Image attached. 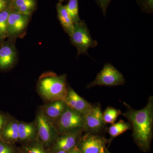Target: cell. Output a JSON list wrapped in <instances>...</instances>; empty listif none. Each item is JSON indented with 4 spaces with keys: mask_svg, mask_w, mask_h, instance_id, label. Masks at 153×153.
I'll return each instance as SVG.
<instances>
[{
    "mask_svg": "<svg viewBox=\"0 0 153 153\" xmlns=\"http://www.w3.org/2000/svg\"><path fill=\"white\" fill-rule=\"evenodd\" d=\"M123 115L131 124L134 138L140 146L148 148L152 134V97L149 98L147 104L143 109L136 110L130 108Z\"/></svg>",
    "mask_w": 153,
    "mask_h": 153,
    "instance_id": "6da1fadb",
    "label": "cell"
},
{
    "mask_svg": "<svg viewBox=\"0 0 153 153\" xmlns=\"http://www.w3.org/2000/svg\"><path fill=\"white\" fill-rule=\"evenodd\" d=\"M68 89L66 75H57L53 72L42 74L37 83L38 94L47 102L57 100L64 102Z\"/></svg>",
    "mask_w": 153,
    "mask_h": 153,
    "instance_id": "7a4b0ae2",
    "label": "cell"
},
{
    "mask_svg": "<svg viewBox=\"0 0 153 153\" xmlns=\"http://www.w3.org/2000/svg\"><path fill=\"white\" fill-rule=\"evenodd\" d=\"M70 37L72 45L76 47L77 56L88 55V50L97 45V41L91 36L90 32L84 21L81 20L79 23L74 24V30Z\"/></svg>",
    "mask_w": 153,
    "mask_h": 153,
    "instance_id": "3957f363",
    "label": "cell"
},
{
    "mask_svg": "<svg viewBox=\"0 0 153 153\" xmlns=\"http://www.w3.org/2000/svg\"><path fill=\"white\" fill-rule=\"evenodd\" d=\"M37 128L38 139L46 149L52 146L59 133L55 125L39 109L34 121Z\"/></svg>",
    "mask_w": 153,
    "mask_h": 153,
    "instance_id": "277c9868",
    "label": "cell"
},
{
    "mask_svg": "<svg viewBox=\"0 0 153 153\" xmlns=\"http://www.w3.org/2000/svg\"><path fill=\"white\" fill-rule=\"evenodd\" d=\"M54 123L59 134L81 131L83 129V116L67 107Z\"/></svg>",
    "mask_w": 153,
    "mask_h": 153,
    "instance_id": "5b68a950",
    "label": "cell"
},
{
    "mask_svg": "<svg viewBox=\"0 0 153 153\" xmlns=\"http://www.w3.org/2000/svg\"><path fill=\"white\" fill-rule=\"evenodd\" d=\"M125 80L122 74L110 63H106L97 74L93 82L88 85V88L96 85L114 86L123 85Z\"/></svg>",
    "mask_w": 153,
    "mask_h": 153,
    "instance_id": "8992f818",
    "label": "cell"
},
{
    "mask_svg": "<svg viewBox=\"0 0 153 153\" xmlns=\"http://www.w3.org/2000/svg\"><path fill=\"white\" fill-rule=\"evenodd\" d=\"M31 15L16 13L11 10L7 22L8 38L15 40L25 32Z\"/></svg>",
    "mask_w": 153,
    "mask_h": 153,
    "instance_id": "52a82bcc",
    "label": "cell"
},
{
    "mask_svg": "<svg viewBox=\"0 0 153 153\" xmlns=\"http://www.w3.org/2000/svg\"><path fill=\"white\" fill-rule=\"evenodd\" d=\"M15 40L9 39L0 46V69H8L13 66L17 58Z\"/></svg>",
    "mask_w": 153,
    "mask_h": 153,
    "instance_id": "ba28073f",
    "label": "cell"
},
{
    "mask_svg": "<svg viewBox=\"0 0 153 153\" xmlns=\"http://www.w3.org/2000/svg\"><path fill=\"white\" fill-rule=\"evenodd\" d=\"M83 117V129L89 131L98 132L105 123L103 115L100 107H92Z\"/></svg>",
    "mask_w": 153,
    "mask_h": 153,
    "instance_id": "9c48e42d",
    "label": "cell"
},
{
    "mask_svg": "<svg viewBox=\"0 0 153 153\" xmlns=\"http://www.w3.org/2000/svg\"><path fill=\"white\" fill-rule=\"evenodd\" d=\"M64 102L68 107L82 116L86 114L93 107L71 88H68Z\"/></svg>",
    "mask_w": 153,
    "mask_h": 153,
    "instance_id": "30bf717a",
    "label": "cell"
},
{
    "mask_svg": "<svg viewBox=\"0 0 153 153\" xmlns=\"http://www.w3.org/2000/svg\"><path fill=\"white\" fill-rule=\"evenodd\" d=\"M81 131L61 134L57 137L52 145V150L68 152L75 147L77 138L81 133Z\"/></svg>",
    "mask_w": 153,
    "mask_h": 153,
    "instance_id": "8fae6325",
    "label": "cell"
},
{
    "mask_svg": "<svg viewBox=\"0 0 153 153\" xmlns=\"http://www.w3.org/2000/svg\"><path fill=\"white\" fill-rule=\"evenodd\" d=\"M68 106L64 101L57 100L47 102L41 107L40 110L49 120L55 123L60 117Z\"/></svg>",
    "mask_w": 153,
    "mask_h": 153,
    "instance_id": "7c38bea8",
    "label": "cell"
},
{
    "mask_svg": "<svg viewBox=\"0 0 153 153\" xmlns=\"http://www.w3.org/2000/svg\"><path fill=\"white\" fill-rule=\"evenodd\" d=\"M19 121L10 119L5 126L0 135V140L4 142L14 145L19 141Z\"/></svg>",
    "mask_w": 153,
    "mask_h": 153,
    "instance_id": "4fadbf2b",
    "label": "cell"
},
{
    "mask_svg": "<svg viewBox=\"0 0 153 153\" xmlns=\"http://www.w3.org/2000/svg\"><path fill=\"white\" fill-rule=\"evenodd\" d=\"M37 138L38 134L35 121L31 123L19 121L18 142L27 143Z\"/></svg>",
    "mask_w": 153,
    "mask_h": 153,
    "instance_id": "5bb4252c",
    "label": "cell"
},
{
    "mask_svg": "<svg viewBox=\"0 0 153 153\" xmlns=\"http://www.w3.org/2000/svg\"><path fill=\"white\" fill-rule=\"evenodd\" d=\"M82 153H100L104 151L102 140L93 135L85 136L81 143Z\"/></svg>",
    "mask_w": 153,
    "mask_h": 153,
    "instance_id": "9a60e30c",
    "label": "cell"
},
{
    "mask_svg": "<svg viewBox=\"0 0 153 153\" xmlns=\"http://www.w3.org/2000/svg\"><path fill=\"white\" fill-rule=\"evenodd\" d=\"M36 4V0H11L10 9L16 13L31 15Z\"/></svg>",
    "mask_w": 153,
    "mask_h": 153,
    "instance_id": "2e32d148",
    "label": "cell"
},
{
    "mask_svg": "<svg viewBox=\"0 0 153 153\" xmlns=\"http://www.w3.org/2000/svg\"><path fill=\"white\" fill-rule=\"evenodd\" d=\"M56 9L58 20L63 30L70 36L74 30V24L66 10V7L59 2L56 5Z\"/></svg>",
    "mask_w": 153,
    "mask_h": 153,
    "instance_id": "e0dca14e",
    "label": "cell"
},
{
    "mask_svg": "<svg viewBox=\"0 0 153 153\" xmlns=\"http://www.w3.org/2000/svg\"><path fill=\"white\" fill-rule=\"evenodd\" d=\"M10 9H8L0 12V43H3L7 35V22Z\"/></svg>",
    "mask_w": 153,
    "mask_h": 153,
    "instance_id": "ac0fdd59",
    "label": "cell"
},
{
    "mask_svg": "<svg viewBox=\"0 0 153 153\" xmlns=\"http://www.w3.org/2000/svg\"><path fill=\"white\" fill-rule=\"evenodd\" d=\"M25 144L23 147L25 153H48L46 148L38 138Z\"/></svg>",
    "mask_w": 153,
    "mask_h": 153,
    "instance_id": "d6986e66",
    "label": "cell"
},
{
    "mask_svg": "<svg viewBox=\"0 0 153 153\" xmlns=\"http://www.w3.org/2000/svg\"><path fill=\"white\" fill-rule=\"evenodd\" d=\"M65 7L73 24L79 23L81 21L78 11V0H69Z\"/></svg>",
    "mask_w": 153,
    "mask_h": 153,
    "instance_id": "ffe728a7",
    "label": "cell"
},
{
    "mask_svg": "<svg viewBox=\"0 0 153 153\" xmlns=\"http://www.w3.org/2000/svg\"><path fill=\"white\" fill-rule=\"evenodd\" d=\"M131 128L129 123L120 120L116 123H113L110 127L108 131L110 136L115 137L128 130Z\"/></svg>",
    "mask_w": 153,
    "mask_h": 153,
    "instance_id": "44dd1931",
    "label": "cell"
},
{
    "mask_svg": "<svg viewBox=\"0 0 153 153\" xmlns=\"http://www.w3.org/2000/svg\"><path fill=\"white\" fill-rule=\"evenodd\" d=\"M121 114V112L119 110L111 107H108L103 113H102L105 123H114L118 117Z\"/></svg>",
    "mask_w": 153,
    "mask_h": 153,
    "instance_id": "7402d4cb",
    "label": "cell"
},
{
    "mask_svg": "<svg viewBox=\"0 0 153 153\" xmlns=\"http://www.w3.org/2000/svg\"><path fill=\"white\" fill-rule=\"evenodd\" d=\"M142 10L147 13H152L153 0H137Z\"/></svg>",
    "mask_w": 153,
    "mask_h": 153,
    "instance_id": "603a6c76",
    "label": "cell"
},
{
    "mask_svg": "<svg viewBox=\"0 0 153 153\" xmlns=\"http://www.w3.org/2000/svg\"><path fill=\"white\" fill-rule=\"evenodd\" d=\"M0 153H17L13 145L4 142L0 140Z\"/></svg>",
    "mask_w": 153,
    "mask_h": 153,
    "instance_id": "cb8c5ba5",
    "label": "cell"
},
{
    "mask_svg": "<svg viewBox=\"0 0 153 153\" xmlns=\"http://www.w3.org/2000/svg\"><path fill=\"white\" fill-rule=\"evenodd\" d=\"M95 1L102 11L103 15L105 16L108 6L112 0H95Z\"/></svg>",
    "mask_w": 153,
    "mask_h": 153,
    "instance_id": "d4e9b609",
    "label": "cell"
},
{
    "mask_svg": "<svg viewBox=\"0 0 153 153\" xmlns=\"http://www.w3.org/2000/svg\"><path fill=\"white\" fill-rule=\"evenodd\" d=\"M10 119L8 116L0 111V135L5 126Z\"/></svg>",
    "mask_w": 153,
    "mask_h": 153,
    "instance_id": "484cf974",
    "label": "cell"
},
{
    "mask_svg": "<svg viewBox=\"0 0 153 153\" xmlns=\"http://www.w3.org/2000/svg\"><path fill=\"white\" fill-rule=\"evenodd\" d=\"M11 0H0V12L10 9Z\"/></svg>",
    "mask_w": 153,
    "mask_h": 153,
    "instance_id": "4316f807",
    "label": "cell"
},
{
    "mask_svg": "<svg viewBox=\"0 0 153 153\" xmlns=\"http://www.w3.org/2000/svg\"><path fill=\"white\" fill-rule=\"evenodd\" d=\"M68 153H81L80 151L77 148L75 147L73 148V149H71L70 151H68Z\"/></svg>",
    "mask_w": 153,
    "mask_h": 153,
    "instance_id": "83f0119b",
    "label": "cell"
},
{
    "mask_svg": "<svg viewBox=\"0 0 153 153\" xmlns=\"http://www.w3.org/2000/svg\"><path fill=\"white\" fill-rule=\"evenodd\" d=\"M55 153H67V152L63 151H58L55 152Z\"/></svg>",
    "mask_w": 153,
    "mask_h": 153,
    "instance_id": "f1b7e54d",
    "label": "cell"
},
{
    "mask_svg": "<svg viewBox=\"0 0 153 153\" xmlns=\"http://www.w3.org/2000/svg\"><path fill=\"white\" fill-rule=\"evenodd\" d=\"M65 1V0H59V2L61 3L63 1Z\"/></svg>",
    "mask_w": 153,
    "mask_h": 153,
    "instance_id": "f546056e",
    "label": "cell"
},
{
    "mask_svg": "<svg viewBox=\"0 0 153 153\" xmlns=\"http://www.w3.org/2000/svg\"><path fill=\"white\" fill-rule=\"evenodd\" d=\"M100 153H105L104 151H102V152H101Z\"/></svg>",
    "mask_w": 153,
    "mask_h": 153,
    "instance_id": "4dcf8cb0",
    "label": "cell"
}]
</instances>
